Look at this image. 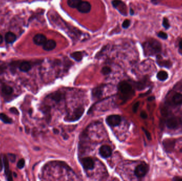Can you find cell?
<instances>
[{
  "mask_svg": "<svg viewBox=\"0 0 182 181\" xmlns=\"http://www.w3.org/2000/svg\"><path fill=\"white\" fill-rule=\"evenodd\" d=\"M118 87L121 94V98L124 101L130 99L134 95V90L132 87L127 81H123L120 82Z\"/></svg>",
  "mask_w": 182,
  "mask_h": 181,
  "instance_id": "cell-1",
  "label": "cell"
},
{
  "mask_svg": "<svg viewBox=\"0 0 182 181\" xmlns=\"http://www.w3.org/2000/svg\"><path fill=\"white\" fill-rule=\"evenodd\" d=\"M144 49L149 55L158 54L161 51V45L160 43L155 39H151L145 43Z\"/></svg>",
  "mask_w": 182,
  "mask_h": 181,
  "instance_id": "cell-2",
  "label": "cell"
},
{
  "mask_svg": "<svg viewBox=\"0 0 182 181\" xmlns=\"http://www.w3.org/2000/svg\"><path fill=\"white\" fill-rule=\"evenodd\" d=\"M149 167L147 164L143 163L136 166L134 170V174L138 178H142L144 177L149 171Z\"/></svg>",
  "mask_w": 182,
  "mask_h": 181,
  "instance_id": "cell-3",
  "label": "cell"
},
{
  "mask_svg": "<svg viewBox=\"0 0 182 181\" xmlns=\"http://www.w3.org/2000/svg\"><path fill=\"white\" fill-rule=\"evenodd\" d=\"M85 111V109L83 107H79L75 109V111L73 112L71 115L67 117L66 120L69 122L77 121L78 119H80V117H82Z\"/></svg>",
  "mask_w": 182,
  "mask_h": 181,
  "instance_id": "cell-4",
  "label": "cell"
},
{
  "mask_svg": "<svg viewBox=\"0 0 182 181\" xmlns=\"http://www.w3.org/2000/svg\"><path fill=\"white\" fill-rule=\"evenodd\" d=\"M105 121L110 127H117L121 123L122 118L118 115H111L106 118Z\"/></svg>",
  "mask_w": 182,
  "mask_h": 181,
  "instance_id": "cell-5",
  "label": "cell"
},
{
  "mask_svg": "<svg viewBox=\"0 0 182 181\" xmlns=\"http://www.w3.org/2000/svg\"><path fill=\"white\" fill-rule=\"evenodd\" d=\"M112 4L122 15H127L126 6L121 0H113L112 1Z\"/></svg>",
  "mask_w": 182,
  "mask_h": 181,
  "instance_id": "cell-6",
  "label": "cell"
},
{
  "mask_svg": "<svg viewBox=\"0 0 182 181\" xmlns=\"http://www.w3.org/2000/svg\"><path fill=\"white\" fill-rule=\"evenodd\" d=\"M80 161L83 168L86 170H92L94 168V161L90 157L83 158Z\"/></svg>",
  "mask_w": 182,
  "mask_h": 181,
  "instance_id": "cell-7",
  "label": "cell"
},
{
  "mask_svg": "<svg viewBox=\"0 0 182 181\" xmlns=\"http://www.w3.org/2000/svg\"><path fill=\"white\" fill-rule=\"evenodd\" d=\"M3 162L4 164V172L6 176H7V180L8 181H13V175H12V172L9 169V160L7 157L4 155L3 158Z\"/></svg>",
  "mask_w": 182,
  "mask_h": 181,
  "instance_id": "cell-8",
  "label": "cell"
},
{
  "mask_svg": "<svg viewBox=\"0 0 182 181\" xmlns=\"http://www.w3.org/2000/svg\"><path fill=\"white\" fill-rule=\"evenodd\" d=\"M91 4L87 1H82L78 6L77 9L82 13H87L90 12L91 10Z\"/></svg>",
  "mask_w": 182,
  "mask_h": 181,
  "instance_id": "cell-9",
  "label": "cell"
},
{
  "mask_svg": "<svg viewBox=\"0 0 182 181\" xmlns=\"http://www.w3.org/2000/svg\"><path fill=\"white\" fill-rule=\"evenodd\" d=\"M99 154L103 158H107L111 156L112 155V149L110 146L108 145H103L100 147Z\"/></svg>",
  "mask_w": 182,
  "mask_h": 181,
  "instance_id": "cell-10",
  "label": "cell"
},
{
  "mask_svg": "<svg viewBox=\"0 0 182 181\" xmlns=\"http://www.w3.org/2000/svg\"><path fill=\"white\" fill-rule=\"evenodd\" d=\"M179 123H180V119H178L175 117H172L167 119L166 125L169 129H174L178 127Z\"/></svg>",
  "mask_w": 182,
  "mask_h": 181,
  "instance_id": "cell-11",
  "label": "cell"
},
{
  "mask_svg": "<svg viewBox=\"0 0 182 181\" xmlns=\"http://www.w3.org/2000/svg\"><path fill=\"white\" fill-rule=\"evenodd\" d=\"M46 40H47L45 35L41 34L35 35L33 38V42L36 45H43Z\"/></svg>",
  "mask_w": 182,
  "mask_h": 181,
  "instance_id": "cell-12",
  "label": "cell"
},
{
  "mask_svg": "<svg viewBox=\"0 0 182 181\" xmlns=\"http://www.w3.org/2000/svg\"><path fill=\"white\" fill-rule=\"evenodd\" d=\"M57 46V43L52 40H48L43 45V49L46 51H51L54 50Z\"/></svg>",
  "mask_w": 182,
  "mask_h": 181,
  "instance_id": "cell-13",
  "label": "cell"
},
{
  "mask_svg": "<svg viewBox=\"0 0 182 181\" xmlns=\"http://www.w3.org/2000/svg\"><path fill=\"white\" fill-rule=\"evenodd\" d=\"M103 85H101L98 87H95L92 92V96L93 98L97 99L101 97L102 95Z\"/></svg>",
  "mask_w": 182,
  "mask_h": 181,
  "instance_id": "cell-14",
  "label": "cell"
},
{
  "mask_svg": "<svg viewBox=\"0 0 182 181\" xmlns=\"http://www.w3.org/2000/svg\"><path fill=\"white\" fill-rule=\"evenodd\" d=\"M50 97L56 103H59L63 98L64 95L61 92H56L50 95Z\"/></svg>",
  "mask_w": 182,
  "mask_h": 181,
  "instance_id": "cell-15",
  "label": "cell"
},
{
  "mask_svg": "<svg viewBox=\"0 0 182 181\" xmlns=\"http://www.w3.org/2000/svg\"><path fill=\"white\" fill-rule=\"evenodd\" d=\"M19 68L21 71L27 72L31 69L32 66L29 62H27V61H24L20 63L19 66Z\"/></svg>",
  "mask_w": 182,
  "mask_h": 181,
  "instance_id": "cell-16",
  "label": "cell"
},
{
  "mask_svg": "<svg viewBox=\"0 0 182 181\" xmlns=\"http://www.w3.org/2000/svg\"><path fill=\"white\" fill-rule=\"evenodd\" d=\"M16 40V36L13 32H8L5 36V42L8 44L13 43Z\"/></svg>",
  "mask_w": 182,
  "mask_h": 181,
  "instance_id": "cell-17",
  "label": "cell"
},
{
  "mask_svg": "<svg viewBox=\"0 0 182 181\" xmlns=\"http://www.w3.org/2000/svg\"><path fill=\"white\" fill-rule=\"evenodd\" d=\"M172 102L176 105H181L182 104V94L177 93L172 97Z\"/></svg>",
  "mask_w": 182,
  "mask_h": 181,
  "instance_id": "cell-18",
  "label": "cell"
},
{
  "mask_svg": "<svg viewBox=\"0 0 182 181\" xmlns=\"http://www.w3.org/2000/svg\"><path fill=\"white\" fill-rule=\"evenodd\" d=\"M157 77L158 79L160 81H164L168 78V74L165 71H160L158 73Z\"/></svg>",
  "mask_w": 182,
  "mask_h": 181,
  "instance_id": "cell-19",
  "label": "cell"
},
{
  "mask_svg": "<svg viewBox=\"0 0 182 181\" xmlns=\"http://www.w3.org/2000/svg\"><path fill=\"white\" fill-rule=\"evenodd\" d=\"M2 92L3 94L6 95H10L12 94L13 92V89L7 84H3L2 87Z\"/></svg>",
  "mask_w": 182,
  "mask_h": 181,
  "instance_id": "cell-20",
  "label": "cell"
},
{
  "mask_svg": "<svg viewBox=\"0 0 182 181\" xmlns=\"http://www.w3.org/2000/svg\"><path fill=\"white\" fill-rule=\"evenodd\" d=\"M70 57L72 58L73 59H74L76 61L80 62L82 60L83 55L82 53L80 52H75L72 53L70 54Z\"/></svg>",
  "mask_w": 182,
  "mask_h": 181,
  "instance_id": "cell-21",
  "label": "cell"
},
{
  "mask_svg": "<svg viewBox=\"0 0 182 181\" xmlns=\"http://www.w3.org/2000/svg\"><path fill=\"white\" fill-rule=\"evenodd\" d=\"M0 119L5 124H11L13 119L4 113H0Z\"/></svg>",
  "mask_w": 182,
  "mask_h": 181,
  "instance_id": "cell-22",
  "label": "cell"
},
{
  "mask_svg": "<svg viewBox=\"0 0 182 181\" xmlns=\"http://www.w3.org/2000/svg\"><path fill=\"white\" fill-rule=\"evenodd\" d=\"M82 0H68V5L71 8H77Z\"/></svg>",
  "mask_w": 182,
  "mask_h": 181,
  "instance_id": "cell-23",
  "label": "cell"
},
{
  "mask_svg": "<svg viewBox=\"0 0 182 181\" xmlns=\"http://www.w3.org/2000/svg\"><path fill=\"white\" fill-rule=\"evenodd\" d=\"M162 26L166 29H168L170 27V25L169 23V21L167 18H164L162 20Z\"/></svg>",
  "mask_w": 182,
  "mask_h": 181,
  "instance_id": "cell-24",
  "label": "cell"
},
{
  "mask_svg": "<svg viewBox=\"0 0 182 181\" xmlns=\"http://www.w3.org/2000/svg\"><path fill=\"white\" fill-rule=\"evenodd\" d=\"M111 72V69L110 67H103L101 70L102 74L105 75L110 74Z\"/></svg>",
  "mask_w": 182,
  "mask_h": 181,
  "instance_id": "cell-25",
  "label": "cell"
},
{
  "mask_svg": "<svg viewBox=\"0 0 182 181\" xmlns=\"http://www.w3.org/2000/svg\"><path fill=\"white\" fill-rule=\"evenodd\" d=\"M157 36L158 37L161 38L162 40H167L168 38V35L165 32H160L157 34Z\"/></svg>",
  "mask_w": 182,
  "mask_h": 181,
  "instance_id": "cell-26",
  "label": "cell"
},
{
  "mask_svg": "<svg viewBox=\"0 0 182 181\" xmlns=\"http://www.w3.org/2000/svg\"><path fill=\"white\" fill-rule=\"evenodd\" d=\"M25 161L24 159H20L17 163V167L19 169H22L25 166Z\"/></svg>",
  "mask_w": 182,
  "mask_h": 181,
  "instance_id": "cell-27",
  "label": "cell"
},
{
  "mask_svg": "<svg viewBox=\"0 0 182 181\" xmlns=\"http://www.w3.org/2000/svg\"><path fill=\"white\" fill-rule=\"evenodd\" d=\"M130 21L128 19L124 20V21L123 22L122 24V27L124 29H126L130 27Z\"/></svg>",
  "mask_w": 182,
  "mask_h": 181,
  "instance_id": "cell-28",
  "label": "cell"
},
{
  "mask_svg": "<svg viewBox=\"0 0 182 181\" xmlns=\"http://www.w3.org/2000/svg\"><path fill=\"white\" fill-rule=\"evenodd\" d=\"M158 64L160 66H161V67H168V66H169L170 62L168 61H164V62H161V61H160L159 60L158 61Z\"/></svg>",
  "mask_w": 182,
  "mask_h": 181,
  "instance_id": "cell-29",
  "label": "cell"
},
{
  "mask_svg": "<svg viewBox=\"0 0 182 181\" xmlns=\"http://www.w3.org/2000/svg\"><path fill=\"white\" fill-rule=\"evenodd\" d=\"M142 129L143 132H144L145 134V136H147V139H148L149 140H151V139H152V137H151V135L150 134V132L148 131L147 130L144 129V128H142Z\"/></svg>",
  "mask_w": 182,
  "mask_h": 181,
  "instance_id": "cell-30",
  "label": "cell"
},
{
  "mask_svg": "<svg viewBox=\"0 0 182 181\" xmlns=\"http://www.w3.org/2000/svg\"><path fill=\"white\" fill-rule=\"evenodd\" d=\"M8 158L9 159V160L11 161V162L14 163L15 161L16 156H15V155H13V154H8Z\"/></svg>",
  "mask_w": 182,
  "mask_h": 181,
  "instance_id": "cell-31",
  "label": "cell"
},
{
  "mask_svg": "<svg viewBox=\"0 0 182 181\" xmlns=\"http://www.w3.org/2000/svg\"><path fill=\"white\" fill-rule=\"evenodd\" d=\"M139 105H140V102H137L134 104L133 105V111L134 113H136L137 111V109H138V108H139Z\"/></svg>",
  "mask_w": 182,
  "mask_h": 181,
  "instance_id": "cell-32",
  "label": "cell"
},
{
  "mask_svg": "<svg viewBox=\"0 0 182 181\" xmlns=\"http://www.w3.org/2000/svg\"><path fill=\"white\" fill-rule=\"evenodd\" d=\"M10 112L13 114H15V115H19V112L15 107L11 108L10 109Z\"/></svg>",
  "mask_w": 182,
  "mask_h": 181,
  "instance_id": "cell-33",
  "label": "cell"
},
{
  "mask_svg": "<svg viewBox=\"0 0 182 181\" xmlns=\"http://www.w3.org/2000/svg\"><path fill=\"white\" fill-rule=\"evenodd\" d=\"M6 69H7V67H6L5 65H0V75L3 74L4 72V71H5Z\"/></svg>",
  "mask_w": 182,
  "mask_h": 181,
  "instance_id": "cell-34",
  "label": "cell"
},
{
  "mask_svg": "<svg viewBox=\"0 0 182 181\" xmlns=\"http://www.w3.org/2000/svg\"><path fill=\"white\" fill-rule=\"evenodd\" d=\"M140 116H141V117L142 119H147V114L146 113V112H144V111H143V112L141 113Z\"/></svg>",
  "mask_w": 182,
  "mask_h": 181,
  "instance_id": "cell-35",
  "label": "cell"
},
{
  "mask_svg": "<svg viewBox=\"0 0 182 181\" xmlns=\"http://www.w3.org/2000/svg\"><path fill=\"white\" fill-rule=\"evenodd\" d=\"M3 168V165L2 160L0 157V172H1L2 171Z\"/></svg>",
  "mask_w": 182,
  "mask_h": 181,
  "instance_id": "cell-36",
  "label": "cell"
},
{
  "mask_svg": "<svg viewBox=\"0 0 182 181\" xmlns=\"http://www.w3.org/2000/svg\"><path fill=\"white\" fill-rule=\"evenodd\" d=\"M179 48H180V51H182V39L180 40L179 42Z\"/></svg>",
  "mask_w": 182,
  "mask_h": 181,
  "instance_id": "cell-37",
  "label": "cell"
},
{
  "mask_svg": "<svg viewBox=\"0 0 182 181\" xmlns=\"http://www.w3.org/2000/svg\"><path fill=\"white\" fill-rule=\"evenodd\" d=\"M53 131V133H54L55 134H57L59 133V130L58 129H54Z\"/></svg>",
  "mask_w": 182,
  "mask_h": 181,
  "instance_id": "cell-38",
  "label": "cell"
},
{
  "mask_svg": "<svg viewBox=\"0 0 182 181\" xmlns=\"http://www.w3.org/2000/svg\"><path fill=\"white\" fill-rule=\"evenodd\" d=\"M130 14L131 15H133L134 14V11L132 9H130Z\"/></svg>",
  "mask_w": 182,
  "mask_h": 181,
  "instance_id": "cell-39",
  "label": "cell"
},
{
  "mask_svg": "<svg viewBox=\"0 0 182 181\" xmlns=\"http://www.w3.org/2000/svg\"><path fill=\"white\" fill-rule=\"evenodd\" d=\"M3 42V37L2 36V35L0 34V44L2 43Z\"/></svg>",
  "mask_w": 182,
  "mask_h": 181,
  "instance_id": "cell-40",
  "label": "cell"
},
{
  "mask_svg": "<svg viewBox=\"0 0 182 181\" xmlns=\"http://www.w3.org/2000/svg\"><path fill=\"white\" fill-rule=\"evenodd\" d=\"M174 180H178H178H182V178L180 179V178L177 177V178H176V179H174Z\"/></svg>",
  "mask_w": 182,
  "mask_h": 181,
  "instance_id": "cell-41",
  "label": "cell"
},
{
  "mask_svg": "<svg viewBox=\"0 0 182 181\" xmlns=\"http://www.w3.org/2000/svg\"><path fill=\"white\" fill-rule=\"evenodd\" d=\"M180 123L182 125V117L181 118H180Z\"/></svg>",
  "mask_w": 182,
  "mask_h": 181,
  "instance_id": "cell-42",
  "label": "cell"
},
{
  "mask_svg": "<svg viewBox=\"0 0 182 181\" xmlns=\"http://www.w3.org/2000/svg\"><path fill=\"white\" fill-rule=\"evenodd\" d=\"M153 99V97H150V98H149L148 99V100H151Z\"/></svg>",
  "mask_w": 182,
  "mask_h": 181,
  "instance_id": "cell-43",
  "label": "cell"
}]
</instances>
